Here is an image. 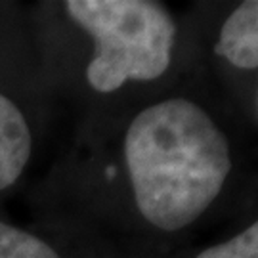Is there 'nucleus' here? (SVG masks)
I'll return each instance as SVG.
<instances>
[{
	"label": "nucleus",
	"mask_w": 258,
	"mask_h": 258,
	"mask_svg": "<svg viewBox=\"0 0 258 258\" xmlns=\"http://www.w3.org/2000/svg\"><path fill=\"white\" fill-rule=\"evenodd\" d=\"M197 258H258V220L233 239L203 250Z\"/></svg>",
	"instance_id": "obj_6"
},
{
	"label": "nucleus",
	"mask_w": 258,
	"mask_h": 258,
	"mask_svg": "<svg viewBox=\"0 0 258 258\" xmlns=\"http://www.w3.org/2000/svg\"><path fill=\"white\" fill-rule=\"evenodd\" d=\"M31 157V132L21 111L0 94V191L18 180Z\"/></svg>",
	"instance_id": "obj_4"
},
{
	"label": "nucleus",
	"mask_w": 258,
	"mask_h": 258,
	"mask_svg": "<svg viewBox=\"0 0 258 258\" xmlns=\"http://www.w3.org/2000/svg\"><path fill=\"white\" fill-rule=\"evenodd\" d=\"M0 258H59L50 245L27 231L0 222Z\"/></svg>",
	"instance_id": "obj_5"
},
{
	"label": "nucleus",
	"mask_w": 258,
	"mask_h": 258,
	"mask_svg": "<svg viewBox=\"0 0 258 258\" xmlns=\"http://www.w3.org/2000/svg\"><path fill=\"white\" fill-rule=\"evenodd\" d=\"M65 8L96 42V55L86 71L94 90L113 92L126 81H153L168 69L176 27L161 4L69 0Z\"/></svg>",
	"instance_id": "obj_2"
},
{
	"label": "nucleus",
	"mask_w": 258,
	"mask_h": 258,
	"mask_svg": "<svg viewBox=\"0 0 258 258\" xmlns=\"http://www.w3.org/2000/svg\"><path fill=\"white\" fill-rule=\"evenodd\" d=\"M124 155L140 212L165 231L197 220L231 170L222 130L199 105L182 98L136 115L126 130Z\"/></svg>",
	"instance_id": "obj_1"
},
{
	"label": "nucleus",
	"mask_w": 258,
	"mask_h": 258,
	"mask_svg": "<svg viewBox=\"0 0 258 258\" xmlns=\"http://www.w3.org/2000/svg\"><path fill=\"white\" fill-rule=\"evenodd\" d=\"M216 54L241 69L258 67V0L239 4L226 19Z\"/></svg>",
	"instance_id": "obj_3"
}]
</instances>
